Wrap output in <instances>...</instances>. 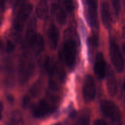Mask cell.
<instances>
[{"label":"cell","mask_w":125,"mask_h":125,"mask_svg":"<svg viewBox=\"0 0 125 125\" xmlns=\"http://www.w3.org/2000/svg\"><path fill=\"white\" fill-rule=\"evenodd\" d=\"M42 90V84L40 82H37L32 87L31 89L30 90V96H25V98H28V99H29L30 100L31 96H32L34 98L40 94V92Z\"/></svg>","instance_id":"e0dca14e"},{"label":"cell","mask_w":125,"mask_h":125,"mask_svg":"<svg viewBox=\"0 0 125 125\" xmlns=\"http://www.w3.org/2000/svg\"><path fill=\"white\" fill-rule=\"evenodd\" d=\"M106 62L101 53H98L95 58L94 71L95 74L99 78L103 79L106 75Z\"/></svg>","instance_id":"30bf717a"},{"label":"cell","mask_w":125,"mask_h":125,"mask_svg":"<svg viewBox=\"0 0 125 125\" xmlns=\"http://www.w3.org/2000/svg\"><path fill=\"white\" fill-rule=\"evenodd\" d=\"M89 43L90 44V47H95L98 44V37L96 35H94L89 38Z\"/></svg>","instance_id":"44dd1931"},{"label":"cell","mask_w":125,"mask_h":125,"mask_svg":"<svg viewBox=\"0 0 125 125\" xmlns=\"http://www.w3.org/2000/svg\"><path fill=\"white\" fill-rule=\"evenodd\" d=\"M34 23L31 24L27 30L26 38L29 46L35 53H39L44 48V40L40 34L35 33Z\"/></svg>","instance_id":"7a4b0ae2"},{"label":"cell","mask_w":125,"mask_h":125,"mask_svg":"<svg viewBox=\"0 0 125 125\" xmlns=\"http://www.w3.org/2000/svg\"><path fill=\"white\" fill-rule=\"evenodd\" d=\"M101 17L104 26L107 29L110 28L112 23V18H111V12H110V7L108 2L104 1L103 2L101 5Z\"/></svg>","instance_id":"7c38bea8"},{"label":"cell","mask_w":125,"mask_h":125,"mask_svg":"<svg viewBox=\"0 0 125 125\" xmlns=\"http://www.w3.org/2000/svg\"><path fill=\"white\" fill-rule=\"evenodd\" d=\"M106 85L109 96H111V97L115 96L118 91V85H117L115 75L111 69H109Z\"/></svg>","instance_id":"8fae6325"},{"label":"cell","mask_w":125,"mask_h":125,"mask_svg":"<svg viewBox=\"0 0 125 125\" xmlns=\"http://www.w3.org/2000/svg\"><path fill=\"white\" fill-rule=\"evenodd\" d=\"M8 125H25L21 114L19 111H15L12 113L10 121Z\"/></svg>","instance_id":"9a60e30c"},{"label":"cell","mask_w":125,"mask_h":125,"mask_svg":"<svg viewBox=\"0 0 125 125\" xmlns=\"http://www.w3.org/2000/svg\"><path fill=\"white\" fill-rule=\"evenodd\" d=\"M2 110H3V105L1 102L0 101V120L2 119Z\"/></svg>","instance_id":"cb8c5ba5"},{"label":"cell","mask_w":125,"mask_h":125,"mask_svg":"<svg viewBox=\"0 0 125 125\" xmlns=\"http://www.w3.org/2000/svg\"><path fill=\"white\" fill-rule=\"evenodd\" d=\"M14 49V45L13 43L10 40H8L6 44V51L8 53L12 52Z\"/></svg>","instance_id":"7402d4cb"},{"label":"cell","mask_w":125,"mask_h":125,"mask_svg":"<svg viewBox=\"0 0 125 125\" xmlns=\"http://www.w3.org/2000/svg\"><path fill=\"white\" fill-rule=\"evenodd\" d=\"M34 65L32 59L29 56H23L19 65V79L22 84L26 83L34 71Z\"/></svg>","instance_id":"3957f363"},{"label":"cell","mask_w":125,"mask_h":125,"mask_svg":"<svg viewBox=\"0 0 125 125\" xmlns=\"http://www.w3.org/2000/svg\"><path fill=\"white\" fill-rule=\"evenodd\" d=\"M86 2L88 6L87 17L89 23L94 28H98V0H86Z\"/></svg>","instance_id":"9c48e42d"},{"label":"cell","mask_w":125,"mask_h":125,"mask_svg":"<svg viewBox=\"0 0 125 125\" xmlns=\"http://www.w3.org/2000/svg\"><path fill=\"white\" fill-rule=\"evenodd\" d=\"M58 102L56 96H50L48 99L40 100L32 109V114L35 118H43L54 112L56 103Z\"/></svg>","instance_id":"6da1fadb"},{"label":"cell","mask_w":125,"mask_h":125,"mask_svg":"<svg viewBox=\"0 0 125 125\" xmlns=\"http://www.w3.org/2000/svg\"><path fill=\"white\" fill-rule=\"evenodd\" d=\"M90 116L89 115H83L79 117L75 125H90Z\"/></svg>","instance_id":"ac0fdd59"},{"label":"cell","mask_w":125,"mask_h":125,"mask_svg":"<svg viewBox=\"0 0 125 125\" xmlns=\"http://www.w3.org/2000/svg\"><path fill=\"white\" fill-rule=\"evenodd\" d=\"M65 8L68 13H72L74 8L73 0H64L63 1Z\"/></svg>","instance_id":"d6986e66"},{"label":"cell","mask_w":125,"mask_h":125,"mask_svg":"<svg viewBox=\"0 0 125 125\" xmlns=\"http://www.w3.org/2000/svg\"><path fill=\"white\" fill-rule=\"evenodd\" d=\"M37 15L40 18H45L48 13V0H41L37 7Z\"/></svg>","instance_id":"5bb4252c"},{"label":"cell","mask_w":125,"mask_h":125,"mask_svg":"<svg viewBox=\"0 0 125 125\" xmlns=\"http://www.w3.org/2000/svg\"><path fill=\"white\" fill-rule=\"evenodd\" d=\"M94 125H107V123L102 119H97L94 121Z\"/></svg>","instance_id":"603a6c76"},{"label":"cell","mask_w":125,"mask_h":125,"mask_svg":"<svg viewBox=\"0 0 125 125\" xmlns=\"http://www.w3.org/2000/svg\"><path fill=\"white\" fill-rule=\"evenodd\" d=\"M49 42L51 49H55L58 45L60 38V32L58 28L55 25L50 26L48 32Z\"/></svg>","instance_id":"4fadbf2b"},{"label":"cell","mask_w":125,"mask_h":125,"mask_svg":"<svg viewBox=\"0 0 125 125\" xmlns=\"http://www.w3.org/2000/svg\"><path fill=\"white\" fill-rule=\"evenodd\" d=\"M54 10H57V20L58 21L59 23L61 25H64L66 22L67 20V16L65 11L62 9V8H59L58 4H55L54 6Z\"/></svg>","instance_id":"2e32d148"},{"label":"cell","mask_w":125,"mask_h":125,"mask_svg":"<svg viewBox=\"0 0 125 125\" xmlns=\"http://www.w3.org/2000/svg\"><path fill=\"white\" fill-rule=\"evenodd\" d=\"M63 56L65 62L69 67L74 66L76 57V46L73 40H68L64 44L63 47Z\"/></svg>","instance_id":"52a82bcc"},{"label":"cell","mask_w":125,"mask_h":125,"mask_svg":"<svg viewBox=\"0 0 125 125\" xmlns=\"http://www.w3.org/2000/svg\"><path fill=\"white\" fill-rule=\"evenodd\" d=\"M83 95L85 102L94 100L96 95V85L92 76L88 75L85 77L83 89Z\"/></svg>","instance_id":"ba28073f"},{"label":"cell","mask_w":125,"mask_h":125,"mask_svg":"<svg viewBox=\"0 0 125 125\" xmlns=\"http://www.w3.org/2000/svg\"><path fill=\"white\" fill-rule=\"evenodd\" d=\"M100 109L103 113L114 121H120L121 112L119 108L114 102L109 100H102L100 102Z\"/></svg>","instance_id":"5b68a950"},{"label":"cell","mask_w":125,"mask_h":125,"mask_svg":"<svg viewBox=\"0 0 125 125\" xmlns=\"http://www.w3.org/2000/svg\"><path fill=\"white\" fill-rule=\"evenodd\" d=\"M33 9V6L31 3L23 4L19 7L17 15L13 22V26L16 29L21 30L27 20L30 16Z\"/></svg>","instance_id":"277c9868"},{"label":"cell","mask_w":125,"mask_h":125,"mask_svg":"<svg viewBox=\"0 0 125 125\" xmlns=\"http://www.w3.org/2000/svg\"><path fill=\"white\" fill-rule=\"evenodd\" d=\"M109 54L114 66L118 72H122L124 69V60L119 46L115 40L110 42Z\"/></svg>","instance_id":"8992f818"},{"label":"cell","mask_w":125,"mask_h":125,"mask_svg":"<svg viewBox=\"0 0 125 125\" xmlns=\"http://www.w3.org/2000/svg\"><path fill=\"white\" fill-rule=\"evenodd\" d=\"M0 46H1V42H0Z\"/></svg>","instance_id":"d4e9b609"},{"label":"cell","mask_w":125,"mask_h":125,"mask_svg":"<svg viewBox=\"0 0 125 125\" xmlns=\"http://www.w3.org/2000/svg\"><path fill=\"white\" fill-rule=\"evenodd\" d=\"M112 2L115 11V14L118 16L121 9L120 0H112Z\"/></svg>","instance_id":"ffe728a7"}]
</instances>
